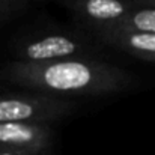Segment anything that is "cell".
I'll return each instance as SVG.
<instances>
[{
  "instance_id": "cell-2",
  "label": "cell",
  "mask_w": 155,
  "mask_h": 155,
  "mask_svg": "<svg viewBox=\"0 0 155 155\" xmlns=\"http://www.w3.org/2000/svg\"><path fill=\"white\" fill-rule=\"evenodd\" d=\"M91 35L66 30H48L20 38L14 42L12 54L18 62L44 63L72 57H94L95 44Z\"/></svg>"
},
{
  "instance_id": "cell-7",
  "label": "cell",
  "mask_w": 155,
  "mask_h": 155,
  "mask_svg": "<svg viewBox=\"0 0 155 155\" xmlns=\"http://www.w3.org/2000/svg\"><path fill=\"white\" fill-rule=\"evenodd\" d=\"M116 27L134 32L155 33V8H145V6L134 8L128 14V17L122 21V24Z\"/></svg>"
},
{
  "instance_id": "cell-11",
  "label": "cell",
  "mask_w": 155,
  "mask_h": 155,
  "mask_svg": "<svg viewBox=\"0 0 155 155\" xmlns=\"http://www.w3.org/2000/svg\"><path fill=\"white\" fill-rule=\"evenodd\" d=\"M39 155H51V151H45V152H42V154Z\"/></svg>"
},
{
  "instance_id": "cell-9",
  "label": "cell",
  "mask_w": 155,
  "mask_h": 155,
  "mask_svg": "<svg viewBox=\"0 0 155 155\" xmlns=\"http://www.w3.org/2000/svg\"><path fill=\"white\" fill-rule=\"evenodd\" d=\"M137 6H145V8H155V0H131Z\"/></svg>"
},
{
  "instance_id": "cell-8",
  "label": "cell",
  "mask_w": 155,
  "mask_h": 155,
  "mask_svg": "<svg viewBox=\"0 0 155 155\" xmlns=\"http://www.w3.org/2000/svg\"><path fill=\"white\" fill-rule=\"evenodd\" d=\"M29 0H0V27L17 17L26 6Z\"/></svg>"
},
{
  "instance_id": "cell-10",
  "label": "cell",
  "mask_w": 155,
  "mask_h": 155,
  "mask_svg": "<svg viewBox=\"0 0 155 155\" xmlns=\"http://www.w3.org/2000/svg\"><path fill=\"white\" fill-rule=\"evenodd\" d=\"M0 155H32V154H24V152H18V151H12V149L0 148Z\"/></svg>"
},
{
  "instance_id": "cell-4",
  "label": "cell",
  "mask_w": 155,
  "mask_h": 155,
  "mask_svg": "<svg viewBox=\"0 0 155 155\" xmlns=\"http://www.w3.org/2000/svg\"><path fill=\"white\" fill-rule=\"evenodd\" d=\"M72 17L87 32L95 29L116 27L137 8L131 0H66Z\"/></svg>"
},
{
  "instance_id": "cell-3",
  "label": "cell",
  "mask_w": 155,
  "mask_h": 155,
  "mask_svg": "<svg viewBox=\"0 0 155 155\" xmlns=\"http://www.w3.org/2000/svg\"><path fill=\"white\" fill-rule=\"evenodd\" d=\"M75 104L68 98L41 92H0V124L36 122L48 124L66 117Z\"/></svg>"
},
{
  "instance_id": "cell-1",
  "label": "cell",
  "mask_w": 155,
  "mask_h": 155,
  "mask_svg": "<svg viewBox=\"0 0 155 155\" xmlns=\"http://www.w3.org/2000/svg\"><path fill=\"white\" fill-rule=\"evenodd\" d=\"M0 80L26 91L54 97H100L133 86L131 72L95 57H72L44 63L12 60L0 69Z\"/></svg>"
},
{
  "instance_id": "cell-5",
  "label": "cell",
  "mask_w": 155,
  "mask_h": 155,
  "mask_svg": "<svg viewBox=\"0 0 155 155\" xmlns=\"http://www.w3.org/2000/svg\"><path fill=\"white\" fill-rule=\"evenodd\" d=\"M56 133L48 124L5 122L0 124V148L38 155L51 151Z\"/></svg>"
},
{
  "instance_id": "cell-6",
  "label": "cell",
  "mask_w": 155,
  "mask_h": 155,
  "mask_svg": "<svg viewBox=\"0 0 155 155\" xmlns=\"http://www.w3.org/2000/svg\"><path fill=\"white\" fill-rule=\"evenodd\" d=\"M89 33L101 44L131 54L142 60L155 62V33L134 32L120 27L95 29L89 30Z\"/></svg>"
}]
</instances>
